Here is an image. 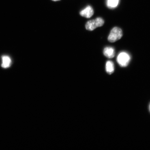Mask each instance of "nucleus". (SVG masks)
Here are the masks:
<instances>
[{
    "label": "nucleus",
    "mask_w": 150,
    "mask_h": 150,
    "mask_svg": "<svg viewBox=\"0 0 150 150\" xmlns=\"http://www.w3.org/2000/svg\"><path fill=\"white\" fill-rule=\"evenodd\" d=\"M103 54L106 57L109 59H112L115 56V50L112 47H106L103 50Z\"/></svg>",
    "instance_id": "39448f33"
},
{
    "label": "nucleus",
    "mask_w": 150,
    "mask_h": 150,
    "mask_svg": "<svg viewBox=\"0 0 150 150\" xmlns=\"http://www.w3.org/2000/svg\"><path fill=\"white\" fill-rule=\"evenodd\" d=\"M52 1H59V0H52Z\"/></svg>",
    "instance_id": "1a4fd4ad"
},
{
    "label": "nucleus",
    "mask_w": 150,
    "mask_h": 150,
    "mask_svg": "<svg viewBox=\"0 0 150 150\" xmlns=\"http://www.w3.org/2000/svg\"><path fill=\"white\" fill-rule=\"evenodd\" d=\"M2 63L1 66L3 68L7 69L11 66L12 61L11 58L8 56H3L2 57Z\"/></svg>",
    "instance_id": "423d86ee"
},
{
    "label": "nucleus",
    "mask_w": 150,
    "mask_h": 150,
    "mask_svg": "<svg viewBox=\"0 0 150 150\" xmlns=\"http://www.w3.org/2000/svg\"><path fill=\"white\" fill-rule=\"evenodd\" d=\"M131 57L130 55L125 52H122L118 55L117 61L121 67H125L128 65L130 61Z\"/></svg>",
    "instance_id": "7ed1b4c3"
},
{
    "label": "nucleus",
    "mask_w": 150,
    "mask_h": 150,
    "mask_svg": "<svg viewBox=\"0 0 150 150\" xmlns=\"http://www.w3.org/2000/svg\"><path fill=\"white\" fill-rule=\"evenodd\" d=\"M119 1L120 0H107V6L110 9L115 8L119 4Z\"/></svg>",
    "instance_id": "6e6552de"
},
{
    "label": "nucleus",
    "mask_w": 150,
    "mask_h": 150,
    "mask_svg": "<svg viewBox=\"0 0 150 150\" xmlns=\"http://www.w3.org/2000/svg\"><path fill=\"white\" fill-rule=\"evenodd\" d=\"M123 36L122 31L120 28L117 27L112 29L108 38L109 42H114L120 40Z\"/></svg>",
    "instance_id": "f03ea898"
},
{
    "label": "nucleus",
    "mask_w": 150,
    "mask_h": 150,
    "mask_svg": "<svg viewBox=\"0 0 150 150\" xmlns=\"http://www.w3.org/2000/svg\"><path fill=\"white\" fill-rule=\"evenodd\" d=\"M94 14L93 9L90 6H88L83 10L81 11L80 14L81 16L87 18H89L92 16Z\"/></svg>",
    "instance_id": "20e7f679"
},
{
    "label": "nucleus",
    "mask_w": 150,
    "mask_h": 150,
    "mask_svg": "<svg viewBox=\"0 0 150 150\" xmlns=\"http://www.w3.org/2000/svg\"><path fill=\"white\" fill-rule=\"evenodd\" d=\"M149 108H150V106H149Z\"/></svg>",
    "instance_id": "9d476101"
},
{
    "label": "nucleus",
    "mask_w": 150,
    "mask_h": 150,
    "mask_svg": "<svg viewBox=\"0 0 150 150\" xmlns=\"http://www.w3.org/2000/svg\"><path fill=\"white\" fill-rule=\"evenodd\" d=\"M104 23V21L103 18H97L88 21L86 24V28L88 30L93 31L97 28L102 27Z\"/></svg>",
    "instance_id": "f257e3e1"
},
{
    "label": "nucleus",
    "mask_w": 150,
    "mask_h": 150,
    "mask_svg": "<svg viewBox=\"0 0 150 150\" xmlns=\"http://www.w3.org/2000/svg\"><path fill=\"white\" fill-rule=\"evenodd\" d=\"M106 70L108 74H111L114 71V66L113 62L111 61H108L106 65Z\"/></svg>",
    "instance_id": "0eeeda50"
}]
</instances>
